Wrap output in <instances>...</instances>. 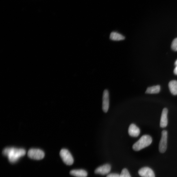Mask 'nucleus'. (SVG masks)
<instances>
[{"mask_svg": "<svg viewBox=\"0 0 177 177\" xmlns=\"http://www.w3.org/2000/svg\"><path fill=\"white\" fill-rule=\"evenodd\" d=\"M60 155L63 160L67 165H71L73 163V156L66 149H62L60 151Z\"/></svg>", "mask_w": 177, "mask_h": 177, "instance_id": "obj_3", "label": "nucleus"}, {"mask_svg": "<svg viewBox=\"0 0 177 177\" xmlns=\"http://www.w3.org/2000/svg\"><path fill=\"white\" fill-rule=\"evenodd\" d=\"M174 73L175 75H177V66H176L174 69Z\"/></svg>", "mask_w": 177, "mask_h": 177, "instance_id": "obj_18", "label": "nucleus"}, {"mask_svg": "<svg viewBox=\"0 0 177 177\" xmlns=\"http://www.w3.org/2000/svg\"><path fill=\"white\" fill-rule=\"evenodd\" d=\"M168 110L167 108L163 109L160 121V127L162 128L166 127L168 124L167 115Z\"/></svg>", "mask_w": 177, "mask_h": 177, "instance_id": "obj_9", "label": "nucleus"}, {"mask_svg": "<svg viewBox=\"0 0 177 177\" xmlns=\"http://www.w3.org/2000/svg\"><path fill=\"white\" fill-rule=\"evenodd\" d=\"M70 173L71 175L77 177H87L88 175L87 172L82 169L72 170Z\"/></svg>", "mask_w": 177, "mask_h": 177, "instance_id": "obj_11", "label": "nucleus"}, {"mask_svg": "<svg viewBox=\"0 0 177 177\" xmlns=\"http://www.w3.org/2000/svg\"><path fill=\"white\" fill-rule=\"evenodd\" d=\"M175 65L176 66H177V60L175 61Z\"/></svg>", "mask_w": 177, "mask_h": 177, "instance_id": "obj_19", "label": "nucleus"}, {"mask_svg": "<svg viewBox=\"0 0 177 177\" xmlns=\"http://www.w3.org/2000/svg\"><path fill=\"white\" fill-rule=\"evenodd\" d=\"M171 48L173 50L177 51V38L173 40L172 43Z\"/></svg>", "mask_w": 177, "mask_h": 177, "instance_id": "obj_16", "label": "nucleus"}, {"mask_svg": "<svg viewBox=\"0 0 177 177\" xmlns=\"http://www.w3.org/2000/svg\"><path fill=\"white\" fill-rule=\"evenodd\" d=\"M152 142V139L150 135H143L133 145V149L135 151H139L150 145Z\"/></svg>", "mask_w": 177, "mask_h": 177, "instance_id": "obj_2", "label": "nucleus"}, {"mask_svg": "<svg viewBox=\"0 0 177 177\" xmlns=\"http://www.w3.org/2000/svg\"><path fill=\"white\" fill-rule=\"evenodd\" d=\"M111 170V166L109 164H106L100 166L95 170L94 173L102 175H105L109 173Z\"/></svg>", "mask_w": 177, "mask_h": 177, "instance_id": "obj_7", "label": "nucleus"}, {"mask_svg": "<svg viewBox=\"0 0 177 177\" xmlns=\"http://www.w3.org/2000/svg\"><path fill=\"white\" fill-rule=\"evenodd\" d=\"M168 132L166 130H163L162 132L161 138L160 140L159 149V152L162 153H165L167 146Z\"/></svg>", "mask_w": 177, "mask_h": 177, "instance_id": "obj_5", "label": "nucleus"}, {"mask_svg": "<svg viewBox=\"0 0 177 177\" xmlns=\"http://www.w3.org/2000/svg\"><path fill=\"white\" fill-rule=\"evenodd\" d=\"M160 91V86L156 85L148 87L145 92L147 94H156L159 93Z\"/></svg>", "mask_w": 177, "mask_h": 177, "instance_id": "obj_14", "label": "nucleus"}, {"mask_svg": "<svg viewBox=\"0 0 177 177\" xmlns=\"http://www.w3.org/2000/svg\"><path fill=\"white\" fill-rule=\"evenodd\" d=\"M128 133L131 137H137L140 134V130L135 124H132L129 127Z\"/></svg>", "mask_w": 177, "mask_h": 177, "instance_id": "obj_10", "label": "nucleus"}, {"mask_svg": "<svg viewBox=\"0 0 177 177\" xmlns=\"http://www.w3.org/2000/svg\"><path fill=\"white\" fill-rule=\"evenodd\" d=\"M120 177H131L130 173L127 169H122Z\"/></svg>", "mask_w": 177, "mask_h": 177, "instance_id": "obj_15", "label": "nucleus"}, {"mask_svg": "<svg viewBox=\"0 0 177 177\" xmlns=\"http://www.w3.org/2000/svg\"><path fill=\"white\" fill-rule=\"evenodd\" d=\"M109 107V93L107 90L104 91L103 95V109L105 113H107Z\"/></svg>", "mask_w": 177, "mask_h": 177, "instance_id": "obj_8", "label": "nucleus"}, {"mask_svg": "<svg viewBox=\"0 0 177 177\" xmlns=\"http://www.w3.org/2000/svg\"><path fill=\"white\" fill-rule=\"evenodd\" d=\"M110 38L114 41H120L124 40L125 37L119 33L113 32L110 34Z\"/></svg>", "mask_w": 177, "mask_h": 177, "instance_id": "obj_13", "label": "nucleus"}, {"mask_svg": "<svg viewBox=\"0 0 177 177\" xmlns=\"http://www.w3.org/2000/svg\"><path fill=\"white\" fill-rule=\"evenodd\" d=\"M28 157L31 159L40 160L43 159L45 156L44 152L41 149H31L28 153Z\"/></svg>", "mask_w": 177, "mask_h": 177, "instance_id": "obj_4", "label": "nucleus"}, {"mask_svg": "<svg viewBox=\"0 0 177 177\" xmlns=\"http://www.w3.org/2000/svg\"><path fill=\"white\" fill-rule=\"evenodd\" d=\"M138 173L142 177H155L153 170L148 167H144L141 168L139 170Z\"/></svg>", "mask_w": 177, "mask_h": 177, "instance_id": "obj_6", "label": "nucleus"}, {"mask_svg": "<svg viewBox=\"0 0 177 177\" xmlns=\"http://www.w3.org/2000/svg\"><path fill=\"white\" fill-rule=\"evenodd\" d=\"M3 154L8 157L11 163H14L25 154L26 151L23 149L8 147L3 149Z\"/></svg>", "mask_w": 177, "mask_h": 177, "instance_id": "obj_1", "label": "nucleus"}, {"mask_svg": "<svg viewBox=\"0 0 177 177\" xmlns=\"http://www.w3.org/2000/svg\"><path fill=\"white\" fill-rule=\"evenodd\" d=\"M106 177H120V175L117 174L111 173L108 174Z\"/></svg>", "mask_w": 177, "mask_h": 177, "instance_id": "obj_17", "label": "nucleus"}, {"mask_svg": "<svg viewBox=\"0 0 177 177\" xmlns=\"http://www.w3.org/2000/svg\"><path fill=\"white\" fill-rule=\"evenodd\" d=\"M169 87L170 92L172 94L177 95V81L174 80L170 81Z\"/></svg>", "mask_w": 177, "mask_h": 177, "instance_id": "obj_12", "label": "nucleus"}]
</instances>
